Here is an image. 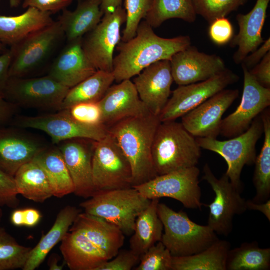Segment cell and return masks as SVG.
I'll return each instance as SVG.
<instances>
[{"instance_id":"1","label":"cell","mask_w":270,"mask_h":270,"mask_svg":"<svg viewBox=\"0 0 270 270\" xmlns=\"http://www.w3.org/2000/svg\"><path fill=\"white\" fill-rule=\"evenodd\" d=\"M152 28L145 20L141 22L136 36L118 45L112 72L115 81L130 80L156 62L170 61L176 53L191 46L188 36L165 38L156 35Z\"/></svg>"},{"instance_id":"2","label":"cell","mask_w":270,"mask_h":270,"mask_svg":"<svg viewBox=\"0 0 270 270\" xmlns=\"http://www.w3.org/2000/svg\"><path fill=\"white\" fill-rule=\"evenodd\" d=\"M160 122L158 116L150 113L124 119L108 128V134L130 162L132 187L158 176L152 160V148Z\"/></svg>"},{"instance_id":"3","label":"cell","mask_w":270,"mask_h":270,"mask_svg":"<svg viewBox=\"0 0 270 270\" xmlns=\"http://www.w3.org/2000/svg\"><path fill=\"white\" fill-rule=\"evenodd\" d=\"M201 155V148L196 138L182 123L176 120L160 122L152 148V160L158 176L196 166Z\"/></svg>"},{"instance_id":"4","label":"cell","mask_w":270,"mask_h":270,"mask_svg":"<svg viewBox=\"0 0 270 270\" xmlns=\"http://www.w3.org/2000/svg\"><path fill=\"white\" fill-rule=\"evenodd\" d=\"M158 214L164 226L161 242L172 256L198 254L219 240L208 225L195 223L183 211H174L166 204L159 202Z\"/></svg>"},{"instance_id":"5","label":"cell","mask_w":270,"mask_h":270,"mask_svg":"<svg viewBox=\"0 0 270 270\" xmlns=\"http://www.w3.org/2000/svg\"><path fill=\"white\" fill-rule=\"evenodd\" d=\"M150 201L132 187L96 192L80 206L85 212L104 219L118 226L124 236H130L138 216Z\"/></svg>"},{"instance_id":"6","label":"cell","mask_w":270,"mask_h":270,"mask_svg":"<svg viewBox=\"0 0 270 270\" xmlns=\"http://www.w3.org/2000/svg\"><path fill=\"white\" fill-rule=\"evenodd\" d=\"M264 133L260 116L254 120L244 132L224 141L209 138H196L201 148L218 154L226 161V172L233 186L241 193L243 184L241 180L242 170L245 166L254 164L256 158V145Z\"/></svg>"},{"instance_id":"7","label":"cell","mask_w":270,"mask_h":270,"mask_svg":"<svg viewBox=\"0 0 270 270\" xmlns=\"http://www.w3.org/2000/svg\"><path fill=\"white\" fill-rule=\"evenodd\" d=\"M65 38L58 20L36 31L10 49V78H26L48 61Z\"/></svg>"},{"instance_id":"8","label":"cell","mask_w":270,"mask_h":270,"mask_svg":"<svg viewBox=\"0 0 270 270\" xmlns=\"http://www.w3.org/2000/svg\"><path fill=\"white\" fill-rule=\"evenodd\" d=\"M200 174L198 168L193 166L158 176L134 188L150 200L169 198L180 202L186 208L201 210L205 204L201 202Z\"/></svg>"},{"instance_id":"9","label":"cell","mask_w":270,"mask_h":270,"mask_svg":"<svg viewBox=\"0 0 270 270\" xmlns=\"http://www.w3.org/2000/svg\"><path fill=\"white\" fill-rule=\"evenodd\" d=\"M70 89L48 75L10 78L3 97L17 107L60 110Z\"/></svg>"},{"instance_id":"10","label":"cell","mask_w":270,"mask_h":270,"mask_svg":"<svg viewBox=\"0 0 270 270\" xmlns=\"http://www.w3.org/2000/svg\"><path fill=\"white\" fill-rule=\"evenodd\" d=\"M92 171L96 192L132 187L130 162L108 134L102 140L94 142Z\"/></svg>"},{"instance_id":"11","label":"cell","mask_w":270,"mask_h":270,"mask_svg":"<svg viewBox=\"0 0 270 270\" xmlns=\"http://www.w3.org/2000/svg\"><path fill=\"white\" fill-rule=\"evenodd\" d=\"M203 172L202 179L215 194L214 201L209 205L205 204L210 208L207 225L217 234L228 236L232 231L234 217L247 210L246 200L226 173L220 178H217L208 164L204 166Z\"/></svg>"},{"instance_id":"12","label":"cell","mask_w":270,"mask_h":270,"mask_svg":"<svg viewBox=\"0 0 270 270\" xmlns=\"http://www.w3.org/2000/svg\"><path fill=\"white\" fill-rule=\"evenodd\" d=\"M55 114L18 118L14 125L18 128H31L46 134L54 144L78 138L100 141L108 134V128L100 124L90 126L80 123L70 114L68 110Z\"/></svg>"},{"instance_id":"13","label":"cell","mask_w":270,"mask_h":270,"mask_svg":"<svg viewBox=\"0 0 270 270\" xmlns=\"http://www.w3.org/2000/svg\"><path fill=\"white\" fill-rule=\"evenodd\" d=\"M122 6L104 14L100 24L82 40L84 51L97 70L112 72L114 54L122 38L120 30L126 22Z\"/></svg>"},{"instance_id":"14","label":"cell","mask_w":270,"mask_h":270,"mask_svg":"<svg viewBox=\"0 0 270 270\" xmlns=\"http://www.w3.org/2000/svg\"><path fill=\"white\" fill-rule=\"evenodd\" d=\"M239 80L238 76L226 68L220 74L201 82L179 86L159 115L161 122L176 120Z\"/></svg>"},{"instance_id":"15","label":"cell","mask_w":270,"mask_h":270,"mask_svg":"<svg viewBox=\"0 0 270 270\" xmlns=\"http://www.w3.org/2000/svg\"><path fill=\"white\" fill-rule=\"evenodd\" d=\"M242 68L244 80L241 102L237 109L222 122L220 134L228 138L244 132L270 106V88L261 86L242 64Z\"/></svg>"},{"instance_id":"16","label":"cell","mask_w":270,"mask_h":270,"mask_svg":"<svg viewBox=\"0 0 270 270\" xmlns=\"http://www.w3.org/2000/svg\"><path fill=\"white\" fill-rule=\"evenodd\" d=\"M238 96V90L224 89L182 116L181 123L196 138H216L223 115Z\"/></svg>"},{"instance_id":"17","label":"cell","mask_w":270,"mask_h":270,"mask_svg":"<svg viewBox=\"0 0 270 270\" xmlns=\"http://www.w3.org/2000/svg\"><path fill=\"white\" fill-rule=\"evenodd\" d=\"M170 64L174 81L178 86L206 80L226 68L220 56L200 52L192 46L174 54Z\"/></svg>"},{"instance_id":"18","label":"cell","mask_w":270,"mask_h":270,"mask_svg":"<svg viewBox=\"0 0 270 270\" xmlns=\"http://www.w3.org/2000/svg\"><path fill=\"white\" fill-rule=\"evenodd\" d=\"M173 82L170 61L164 60L146 68L132 82L150 112L159 116L169 100Z\"/></svg>"},{"instance_id":"19","label":"cell","mask_w":270,"mask_h":270,"mask_svg":"<svg viewBox=\"0 0 270 270\" xmlns=\"http://www.w3.org/2000/svg\"><path fill=\"white\" fill-rule=\"evenodd\" d=\"M78 138L63 142L58 148L61 152L72 178L74 194L86 199L96 192L93 182L92 158L94 142Z\"/></svg>"},{"instance_id":"20","label":"cell","mask_w":270,"mask_h":270,"mask_svg":"<svg viewBox=\"0 0 270 270\" xmlns=\"http://www.w3.org/2000/svg\"><path fill=\"white\" fill-rule=\"evenodd\" d=\"M102 124L107 128L124 119L150 114L130 80L112 86L98 102Z\"/></svg>"},{"instance_id":"21","label":"cell","mask_w":270,"mask_h":270,"mask_svg":"<svg viewBox=\"0 0 270 270\" xmlns=\"http://www.w3.org/2000/svg\"><path fill=\"white\" fill-rule=\"evenodd\" d=\"M82 38L68 42L52 63L48 75L71 88L94 74L98 70L86 57Z\"/></svg>"},{"instance_id":"22","label":"cell","mask_w":270,"mask_h":270,"mask_svg":"<svg viewBox=\"0 0 270 270\" xmlns=\"http://www.w3.org/2000/svg\"><path fill=\"white\" fill-rule=\"evenodd\" d=\"M44 148L16 128L0 127V168L14 177L22 165L33 160Z\"/></svg>"},{"instance_id":"23","label":"cell","mask_w":270,"mask_h":270,"mask_svg":"<svg viewBox=\"0 0 270 270\" xmlns=\"http://www.w3.org/2000/svg\"><path fill=\"white\" fill-rule=\"evenodd\" d=\"M84 235L102 250L109 260L115 257L124 243V234L113 224L86 212L78 214L69 232Z\"/></svg>"},{"instance_id":"24","label":"cell","mask_w":270,"mask_h":270,"mask_svg":"<svg viewBox=\"0 0 270 270\" xmlns=\"http://www.w3.org/2000/svg\"><path fill=\"white\" fill-rule=\"evenodd\" d=\"M270 1L257 0L250 12L237 16L239 32L230 42L231 47L238 48L233 57L236 64L242 63L247 56L256 50L264 42L262 34Z\"/></svg>"},{"instance_id":"25","label":"cell","mask_w":270,"mask_h":270,"mask_svg":"<svg viewBox=\"0 0 270 270\" xmlns=\"http://www.w3.org/2000/svg\"><path fill=\"white\" fill-rule=\"evenodd\" d=\"M60 249L70 270H96L109 260L102 250L77 232H68L61 241Z\"/></svg>"},{"instance_id":"26","label":"cell","mask_w":270,"mask_h":270,"mask_svg":"<svg viewBox=\"0 0 270 270\" xmlns=\"http://www.w3.org/2000/svg\"><path fill=\"white\" fill-rule=\"evenodd\" d=\"M51 14L28 8L16 16H0V40L12 47L32 34L52 24Z\"/></svg>"},{"instance_id":"27","label":"cell","mask_w":270,"mask_h":270,"mask_svg":"<svg viewBox=\"0 0 270 270\" xmlns=\"http://www.w3.org/2000/svg\"><path fill=\"white\" fill-rule=\"evenodd\" d=\"M100 4V0H81L74 11H62L58 21L67 42L82 38L100 24L104 15Z\"/></svg>"},{"instance_id":"28","label":"cell","mask_w":270,"mask_h":270,"mask_svg":"<svg viewBox=\"0 0 270 270\" xmlns=\"http://www.w3.org/2000/svg\"><path fill=\"white\" fill-rule=\"evenodd\" d=\"M80 210L68 206L58 214L56 221L48 232L43 236L39 242L32 248L29 258L23 270H34L44 262L53 248L60 242L76 220Z\"/></svg>"},{"instance_id":"29","label":"cell","mask_w":270,"mask_h":270,"mask_svg":"<svg viewBox=\"0 0 270 270\" xmlns=\"http://www.w3.org/2000/svg\"><path fill=\"white\" fill-rule=\"evenodd\" d=\"M158 199L152 200L138 216L130 240V250L140 257L152 246L161 241L164 226L158 214Z\"/></svg>"},{"instance_id":"30","label":"cell","mask_w":270,"mask_h":270,"mask_svg":"<svg viewBox=\"0 0 270 270\" xmlns=\"http://www.w3.org/2000/svg\"><path fill=\"white\" fill-rule=\"evenodd\" d=\"M46 174L53 196L62 198L72 194L74 185L58 148H44L34 158Z\"/></svg>"},{"instance_id":"31","label":"cell","mask_w":270,"mask_h":270,"mask_svg":"<svg viewBox=\"0 0 270 270\" xmlns=\"http://www.w3.org/2000/svg\"><path fill=\"white\" fill-rule=\"evenodd\" d=\"M14 178L18 194L28 200L42 203L53 196L46 173L34 160L22 165Z\"/></svg>"},{"instance_id":"32","label":"cell","mask_w":270,"mask_h":270,"mask_svg":"<svg viewBox=\"0 0 270 270\" xmlns=\"http://www.w3.org/2000/svg\"><path fill=\"white\" fill-rule=\"evenodd\" d=\"M230 244L218 240L198 254L186 256H172V270H226Z\"/></svg>"},{"instance_id":"33","label":"cell","mask_w":270,"mask_h":270,"mask_svg":"<svg viewBox=\"0 0 270 270\" xmlns=\"http://www.w3.org/2000/svg\"><path fill=\"white\" fill-rule=\"evenodd\" d=\"M114 81L112 72L98 70L94 74L69 90L60 110H68L78 104L98 102Z\"/></svg>"},{"instance_id":"34","label":"cell","mask_w":270,"mask_h":270,"mask_svg":"<svg viewBox=\"0 0 270 270\" xmlns=\"http://www.w3.org/2000/svg\"><path fill=\"white\" fill-rule=\"evenodd\" d=\"M264 139L260 154L255 162V170L252 182L256 195L252 200L254 202H265L270 198V112L265 110L261 114Z\"/></svg>"},{"instance_id":"35","label":"cell","mask_w":270,"mask_h":270,"mask_svg":"<svg viewBox=\"0 0 270 270\" xmlns=\"http://www.w3.org/2000/svg\"><path fill=\"white\" fill-rule=\"evenodd\" d=\"M193 0H152L145 21L152 28L170 19L178 18L192 23L196 18Z\"/></svg>"},{"instance_id":"36","label":"cell","mask_w":270,"mask_h":270,"mask_svg":"<svg viewBox=\"0 0 270 270\" xmlns=\"http://www.w3.org/2000/svg\"><path fill=\"white\" fill-rule=\"evenodd\" d=\"M226 270H268L270 269V248L259 247L256 242H244L230 250Z\"/></svg>"},{"instance_id":"37","label":"cell","mask_w":270,"mask_h":270,"mask_svg":"<svg viewBox=\"0 0 270 270\" xmlns=\"http://www.w3.org/2000/svg\"><path fill=\"white\" fill-rule=\"evenodd\" d=\"M32 250L20 244L5 228L0 227V270H22Z\"/></svg>"},{"instance_id":"38","label":"cell","mask_w":270,"mask_h":270,"mask_svg":"<svg viewBox=\"0 0 270 270\" xmlns=\"http://www.w3.org/2000/svg\"><path fill=\"white\" fill-rule=\"evenodd\" d=\"M248 0H193L196 14L210 24L214 20L226 17Z\"/></svg>"},{"instance_id":"39","label":"cell","mask_w":270,"mask_h":270,"mask_svg":"<svg viewBox=\"0 0 270 270\" xmlns=\"http://www.w3.org/2000/svg\"><path fill=\"white\" fill-rule=\"evenodd\" d=\"M152 0H124L126 24L122 32V42H126L134 38L138 27L149 12Z\"/></svg>"},{"instance_id":"40","label":"cell","mask_w":270,"mask_h":270,"mask_svg":"<svg viewBox=\"0 0 270 270\" xmlns=\"http://www.w3.org/2000/svg\"><path fill=\"white\" fill-rule=\"evenodd\" d=\"M136 270H172V256L160 241L150 248L140 258Z\"/></svg>"},{"instance_id":"41","label":"cell","mask_w":270,"mask_h":270,"mask_svg":"<svg viewBox=\"0 0 270 270\" xmlns=\"http://www.w3.org/2000/svg\"><path fill=\"white\" fill-rule=\"evenodd\" d=\"M68 110L71 116L80 123L90 126L102 124L98 102L78 104Z\"/></svg>"},{"instance_id":"42","label":"cell","mask_w":270,"mask_h":270,"mask_svg":"<svg viewBox=\"0 0 270 270\" xmlns=\"http://www.w3.org/2000/svg\"><path fill=\"white\" fill-rule=\"evenodd\" d=\"M18 195L14 177L0 168V206L17 208Z\"/></svg>"},{"instance_id":"43","label":"cell","mask_w":270,"mask_h":270,"mask_svg":"<svg viewBox=\"0 0 270 270\" xmlns=\"http://www.w3.org/2000/svg\"><path fill=\"white\" fill-rule=\"evenodd\" d=\"M140 260V257L131 250H120L112 259L102 264L96 270H130Z\"/></svg>"},{"instance_id":"44","label":"cell","mask_w":270,"mask_h":270,"mask_svg":"<svg viewBox=\"0 0 270 270\" xmlns=\"http://www.w3.org/2000/svg\"><path fill=\"white\" fill-rule=\"evenodd\" d=\"M210 24L208 35L214 43L218 46H224L231 41L234 36V28L228 18H218Z\"/></svg>"},{"instance_id":"45","label":"cell","mask_w":270,"mask_h":270,"mask_svg":"<svg viewBox=\"0 0 270 270\" xmlns=\"http://www.w3.org/2000/svg\"><path fill=\"white\" fill-rule=\"evenodd\" d=\"M74 0H24V8H34L40 11L54 14L66 9Z\"/></svg>"},{"instance_id":"46","label":"cell","mask_w":270,"mask_h":270,"mask_svg":"<svg viewBox=\"0 0 270 270\" xmlns=\"http://www.w3.org/2000/svg\"><path fill=\"white\" fill-rule=\"evenodd\" d=\"M249 71L261 86L270 88V52Z\"/></svg>"},{"instance_id":"47","label":"cell","mask_w":270,"mask_h":270,"mask_svg":"<svg viewBox=\"0 0 270 270\" xmlns=\"http://www.w3.org/2000/svg\"><path fill=\"white\" fill-rule=\"evenodd\" d=\"M270 52V38H268L256 50L251 52L244 60L242 64L248 70H250L258 64L266 55Z\"/></svg>"},{"instance_id":"48","label":"cell","mask_w":270,"mask_h":270,"mask_svg":"<svg viewBox=\"0 0 270 270\" xmlns=\"http://www.w3.org/2000/svg\"><path fill=\"white\" fill-rule=\"evenodd\" d=\"M11 59L12 54L10 50H6L0 55V96L3 97L10 78L9 70Z\"/></svg>"},{"instance_id":"49","label":"cell","mask_w":270,"mask_h":270,"mask_svg":"<svg viewBox=\"0 0 270 270\" xmlns=\"http://www.w3.org/2000/svg\"><path fill=\"white\" fill-rule=\"evenodd\" d=\"M16 106L0 96V127L9 124L14 118Z\"/></svg>"},{"instance_id":"50","label":"cell","mask_w":270,"mask_h":270,"mask_svg":"<svg viewBox=\"0 0 270 270\" xmlns=\"http://www.w3.org/2000/svg\"><path fill=\"white\" fill-rule=\"evenodd\" d=\"M24 226L34 228L40 222L42 215L40 212L34 208L23 209Z\"/></svg>"},{"instance_id":"51","label":"cell","mask_w":270,"mask_h":270,"mask_svg":"<svg viewBox=\"0 0 270 270\" xmlns=\"http://www.w3.org/2000/svg\"><path fill=\"white\" fill-rule=\"evenodd\" d=\"M246 206L247 210L258 211L270 221V200L261 204L254 203L252 200H246Z\"/></svg>"},{"instance_id":"52","label":"cell","mask_w":270,"mask_h":270,"mask_svg":"<svg viewBox=\"0 0 270 270\" xmlns=\"http://www.w3.org/2000/svg\"><path fill=\"white\" fill-rule=\"evenodd\" d=\"M100 8L104 14L113 12L122 6V0H100Z\"/></svg>"},{"instance_id":"53","label":"cell","mask_w":270,"mask_h":270,"mask_svg":"<svg viewBox=\"0 0 270 270\" xmlns=\"http://www.w3.org/2000/svg\"><path fill=\"white\" fill-rule=\"evenodd\" d=\"M23 209H16L10 216V222L16 226H24Z\"/></svg>"},{"instance_id":"54","label":"cell","mask_w":270,"mask_h":270,"mask_svg":"<svg viewBox=\"0 0 270 270\" xmlns=\"http://www.w3.org/2000/svg\"><path fill=\"white\" fill-rule=\"evenodd\" d=\"M58 256L56 254H52L50 258L48 266L50 270H62L64 268V266L59 265L60 259Z\"/></svg>"},{"instance_id":"55","label":"cell","mask_w":270,"mask_h":270,"mask_svg":"<svg viewBox=\"0 0 270 270\" xmlns=\"http://www.w3.org/2000/svg\"><path fill=\"white\" fill-rule=\"evenodd\" d=\"M10 6L12 8H16L20 4V0H9Z\"/></svg>"},{"instance_id":"56","label":"cell","mask_w":270,"mask_h":270,"mask_svg":"<svg viewBox=\"0 0 270 270\" xmlns=\"http://www.w3.org/2000/svg\"><path fill=\"white\" fill-rule=\"evenodd\" d=\"M6 50L5 48L4 45L0 40V54L5 52Z\"/></svg>"},{"instance_id":"57","label":"cell","mask_w":270,"mask_h":270,"mask_svg":"<svg viewBox=\"0 0 270 270\" xmlns=\"http://www.w3.org/2000/svg\"><path fill=\"white\" fill-rule=\"evenodd\" d=\"M2 216H3L2 210L0 208V222L2 221Z\"/></svg>"},{"instance_id":"58","label":"cell","mask_w":270,"mask_h":270,"mask_svg":"<svg viewBox=\"0 0 270 270\" xmlns=\"http://www.w3.org/2000/svg\"><path fill=\"white\" fill-rule=\"evenodd\" d=\"M76 0L80 1V0Z\"/></svg>"}]
</instances>
